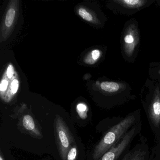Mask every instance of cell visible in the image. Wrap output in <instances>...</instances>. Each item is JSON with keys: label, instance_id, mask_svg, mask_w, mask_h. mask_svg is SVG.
<instances>
[{"label": "cell", "instance_id": "1", "mask_svg": "<svg viewBox=\"0 0 160 160\" xmlns=\"http://www.w3.org/2000/svg\"><path fill=\"white\" fill-rule=\"evenodd\" d=\"M135 121L134 116L130 115L110 128L95 147L92 153L94 160H99L105 152L119 141L127 133V130Z\"/></svg>", "mask_w": 160, "mask_h": 160}, {"label": "cell", "instance_id": "2", "mask_svg": "<svg viewBox=\"0 0 160 160\" xmlns=\"http://www.w3.org/2000/svg\"><path fill=\"white\" fill-rule=\"evenodd\" d=\"M55 132L60 155L62 160H66L73 138L62 118L59 116L55 119Z\"/></svg>", "mask_w": 160, "mask_h": 160}, {"label": "cell", "instance_id": "3", "mask_svg": "<svg viewBox=\"0 0 160 160\" xmlns=\"http://www.w3.org/2000/svg\"><path fill=\"white\" fill-rule=\"evenodd\" d=\"M135 132V127L132 128L98 160H117L132 141Z\"/></svg>", "mask_w": 160, "mask_h": 160}, {"label": "cell", "instance_id": "4", "mask_svg": "<svg viewBox=\"0 0 160 160\" xmlns=\"http://www.w3.org/2000/svg\"><path fill=\"white\" fill-rule=\"evenodd\" d=\"M139 42L138 30L134 24H131L124 32L123 48L127 57H132Z\"/></svg>", "mask_w": 160, "mask_h": 160}, {"label": "cell", "instance_id": "5", "mask_svg": "<svg viewBox=\"0 0 160 160\" xmlns=\"http://www.w3.org/2000/svg\"><path fill=\"white\" fill-rule=\"evenodd\" d=\"M150 118L156 127L160 125V91L157 88L154 92L153 99L150 106L149 110Z\"/></svg>", "mask_w": 160, "mask_h": 160}, {"label": "cell", "instance_id": "6", "mask_svg": "<svg viewBox=\"0 0 160 160\" xmlns=\"http://www.w3.org/2000/svg\"><path fill=\"white\" fill-rule=\"evenodd\" d=\"M114 2L118 5L130 10L140 9L148 2L145 0H116Z\"/></svg>", "mask_w": 160, "mask_h": 160}, {"label": "cell", "instance_id": "7", "mask_svg": "<svg viewBox=\"0 0 160 160\" xmlns=\"http://www.w3.org/2000/svg\"><path fill=\"white\" fill-rule=\"evenodd\" d=\"M22 123L26 130L29 131L36 136L41 137V133L36 127L35 122L31 116L26 115L24 116L22 119Z\"/></svg>", "mask_w": 160, "mask_h": 160}, {"label": "cell", "instance_id": "8", "mask_svg": "<svg viewBox=\"0 0 160 160\" xmlns=\"http://www.w3.org/2000/svg\"><path fill=\"white\" fill-rule=\"evenodd\" d=\"M102 90L108 93H116L121 90L123 88L122 84L115 82L105 81L100 85Z\"/></svg>", "mask_w": 160, "mask_h": 160}, {"label": "cell", "instance_id": "9", "mask_svg": "<svg viewBox=\"0 0 160 160\" xmlns=\"http://www.w3.org/2000/svg\"><path fill=\"white\" fill-rule=\"evenodd\" d=\"M145 152L140 150H136L127 153L122 160H145Z\"/></svg>", "mask_w": 160, "mask_h": 160}, {"label": "cell", "instance_id": "10", "mask_svg": "<svg viewBox=\"0 0 160 160\" xmlns=\"http://www.w3.org/2000/svg\"><path fill=\"white\" fill-rule=\"evenodd\" d=\"M15 10L13 8H11L8 10L5 18V25L6 27H10L12 26L15 17Z\"/></svg>", "mask_w": 160, "mask_h": 160}, {"label": "cell", "instance_id": "11", "mask_svg": "<svg viewBox=\"0 0 160 160\" xmlns=\"http://www.w3.org/2000/svg\"><path fill=\"white\" fill-rule=\"evenodd\" d=\"M79 16L86 21L91 22L93 19L92 15L84 8H80L78 10Z\"/></svg>", "mask_w": 160, "mask_h": 160}, {"label": "cell", "instance_id": "12", "mask_svg": "<svg viewBox=\"0 0 160 160\" xmlns=\"http://www.w3.org/2000/svg\"><path fill=\"white\" fill-rule=\"evenodd\" d=\"M77 156V148L76 145H74L70 149L66 160H76Z\"/></svg>", "mask_w": 160, "mask_h": 160}, {"label": "cell", "instance_id": "13", "mask_svg": "<svg viewBox=\"0 0 160 160\" xmlns=\"http://www.w3.org/2000/svg\"><path fill=\"white\" fill-rule=\"evenodd\" d=\"M87 109V107L84 104L79 103L77 105L78 112L81 118H86Z\"/></svg>", "mask_w": 160, "mask_h": 160}, {"label": "cell", "instance_id": "14", "mask_svg": "<svg viewBox=\"0 0 160 160\" xmlns=\"http://www.w3.org/2000/svg\"><path fill=\"white\" fill-rule=\"evenodd\" d=\"M19 82L17 79H14L11 84V90L13 94H15L17 92L18 90Z\"/></svg>", "mask_w": 160, "mask_h": 160}, {"label": "cell", "instance_id": "15", "mask_svg": "<svg viewBox=\"0 0 160 160\" xmlns=\"http://www.w3.org/2000/svg\"><path fill=\"white\" fill-rule=\"evenodd\" d=\"M8 86V82L7 80L3 79L1 82L0 84V90L1 91H5L7 89V87Z\"/></svg>", "mask_w": 160, "mask_h": 160}, {"label": "cell", "instance_id": "16", "mask_svg": "<svg viewBox=\"0 0 160 160\" xmlns=\"http://www.w3.org/2000/svg\"><path fill=\"white\" fill-rule=\"evenodd\" d=\"M92 57L94 60H96L100 58L101 52L98 49H95L92 52Z\"/></svg>", "mask_w": 160, "mask_h": 160}, {"label": "cell", "instance_id": "17", "mask_svg": "<svg viewBox=\"0 0 160 160\" xmlns=\"http://www.w3.org/2000/svg\"><path fill=\"white\" fill-rule=\"evenodd\" d=\"M14 74V69L13 67L12 64H10L7 68V74L8 77L9 78H11L12 77Z\"/></svg>", "mask_w": 160, "mask_h": 160}, {"label": "cell", "instance_id": "18", "mask_svg": "<svg viewBox=\"0 0 160 160\" xmlns=\"http://www.w3.org/2000/svg\"><path fill=\"white\" fill-rule=\"evenodd\" d=\"M0 160H4V158L3 155H2L1 150V153H0Z\"/></svg>", "mask_w": 160, "mask_h": 160}, {"label": "cell", "instance_id": "19", "mask_svg": "<svg viewBox=\"0 0 160 160\" xmlns=\"http://www.w3.org/2000/svg\"><path fill=\"white\" fill-rule=\"evenodd\" d=\"M159 73H160V72H159Z\"/></svg>", "mask_w": 160, "mask_h": 160}]
</instances>
